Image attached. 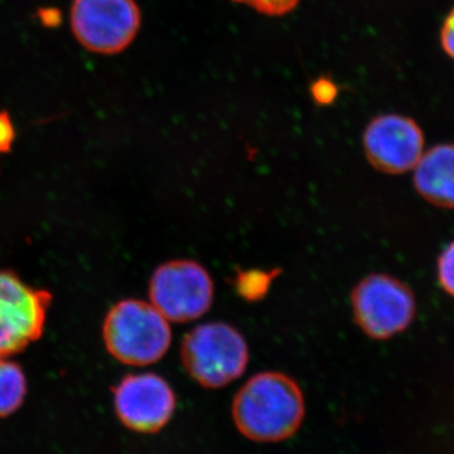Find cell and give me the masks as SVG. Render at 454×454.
<instances>
[{
  "mask_svg": "<svg viewBox=\"0 0 454 454\" xmlns=\"http://www.w3.org/2000/svg\"><path fill=\"white\" fill-rule=\"evenodd\" d=\"M306 404L300 385L282 372H260L249 379L232 402L236 428L250 441L276 443L301 428Z\"/></svg>",
  "mask_w": 454,
  "mask_h": 454,
  "instance_id": "obj_1",
  "label": "cell"
},
{
  "mask_svg": "<svg viewBox=\"0 0 454 454\" xmlns=\"http://www.w3.org/2000/svg\"><path fill=\"white\" fill-rule=\"evenodd\" d=\"M103 337L114 358L125 365L146 366L167 354L172 331L168 319L153 304L125 300L107 313Z\"/></svg>",
  "mask_w": 454,
  "mask_h": 454,
  "instance_id": "obj_2",
  "label": "cell"
},
{
  "mask_svg": "<svg viewBox=\"0 0 454 454\" xmlns=\"http://www.w3.org/2000/svg\"><path fill=\"white\" fill-rule=\"evenodd\" d=\"M181 357L197 384L219 389L243 375L249 364V348L232 325L210 322L197 325L184 337Z\"/></svg>",
  "mask_w": 454,
  "mask_h": 454,
  "instance_id": "obj_3",
  "label": "cell"
},
{
  "mask_svg": "<svg viewBox=\"0 0 454 454\" xmlns=\"http://www.w3.org/2000/svg\"><path fill=\"white\" fill-rule=\"evenodd\" d=\"M70 25L74 40L83 49L114 56L136 40L142 14L136 0H74Z\"/></svg>",
  "mask_w": 454,
  "mask_h": 454,
  "instance_id": "obj_4",
  "label": "cell"
},
{
  "mask_svg": "<svg viewBox=\"0 0 454 454\" xmlns=\"http://www.w3.org/2000/svg\"><path fill=\"white\" fill-rule=\"evenodd\" d=\"M351 301L355 321L373 340L402 333L417 312L411 289L387 274H372L361 280L352 292Z\"/></svg>",
  "mask_w": 454,
  "mask_h": 454,
  "instance_id": "obj_5",
  "label": "cell"
},
{
  "mask_svg": "<svg viewBox=\"0 0 454 454\" xmlns=\"http://www.w3.org/2000/svg\"><path fill=\"white\" fill-rule=\"evenodd\" d=\"M149 298L169 322L199 319L210 309L214 282L193 260H173L155 269L149 283Z\"/></svg>",
  "mask_w": 454,
  "mask_h": 454,
  "instance_id": "obj_6",
  "label": "cell"
},
{
  "mask_svg": "<svg viewBox=\"0 0 454 454\" xmlns=\"http://www.w3.org/2000/svg\"><path fill=\"white\" fill-rule=\"evenodd\" d=\"M51 301L50 292L33 288L13 271L0 270V358L40 339Z\"/></svg>",
  "mask_w": 454,
  "mask_h": 454,
  "instance_id": "obj_7",
  "label": "cell"
},
{
  "mask_svg": "<svg viewBox=\"0 0 454 454\" xmlns=\"http://www.w3.org/2000/svg\"><path fill=\"white\" fill-rule=\"evenodd\" d=\"M426 138L420 125L402 114H381L364 131V151L373 168L387 175L414 169L424 153Z\"/></svg>",
  "mask_w": 454,
  "mask_h": 454,
  "instance_id": "obj_8",
  "label": "cell"
},
{
  "mask_svg": "<svg viewBox=\"0 0 454 454\" xmlns=\"http://www.w3.org/2000/svg\"><path fill=\"white\" fill-rule=\"evenodd\" d=\"M114 408L127 428L160 432L175 414V391L157 373H134L125 376L114 389Z\"/></svg>",
  "mask_w": 454,
  "mask_h": 454,
  "instance_id": "obj_9",
  "label": "cell"
},
{
  "mask_svg": "<svg viewBox=\"0 0 454 454\" xmlns=\"http://www.w3.org/2000/svg\"><path fill=\"white\" fill-rule=\"evenodd\" d=\"M414 186L432 205L454 208L453 143H443L424 151L414 167Z\"/></svg>",
  "mask_w": 454,
  "mask_h": 454,
  "instance_id": "obj_10",
  "label": "cell"
},
{
  "mask_svg": "<svg viewBox=\"0 0 454 454\" xmlns=\"http://www.w3.org/2000/svg\"><path fill=\"white\" fill-rule=\"evenodd\" d=\"M27 395V380L22 367L8 358H0V418L20 408Z\"/></svg>",
  "mask_w": 454,
  "mask_h": 454,
  "instance_id": "obj_11",
  "label": "cell"
},
{
  "mask_svg": "<svg viewBox=\"0 0 454 454\" xmlns=\"http://www.w3.org/2000/svg\"><path fill=\"white\" fill-rule=\"evenodd\" d=\"M253 8L260 14L269 17H282L291 13L300 0H232Z\"/></svg>",
  "mask_w": 454,
  "mask_h": 454,
  "instance_id": "obj_12",
  "label": "cell"
},
{
  "mask_svg": "<svg viewBox=\"0 0 454 454\" xmlns=\"http://www.w3.org/2000/svg\"><path fill=\"white\" fill-rule=\"evenodd\" d=\"M438 280L443 291L454 297V241L439 256Z\"/></svg>",
  "mask_w": 454,
  "mask_h": 454,
  "instance_id": "obj_13",
  "label": "cell"
},
{
  "mask_svg": "<svg viewBox=\"0 0 454 454\" xmlns=\"http://www.w3.org/2000/svg\"><path fill=\"white\" fill-rule=\"evenodd\" d=\"M310 94H312L313 100L319 106H328L336 98L339 89L331 80L321 77L310 86Z\"/></svg>",
  "mask_w": 454,
  "mask_h": 454,
  "instance_id": "obj_14",
  "label": "cell"
},
{
  "mask_svg": "<svg viewBox=\"0 0 454 454\" xmlns=\"http://www.w3.org/2000/svg\"><path fill=\"white\" fill-rule=\"evenodd\" d=\"M16 140V128L7 110L0 112V153H9Z\"/></svg>",
  "mask_w": 454,
  "mask_h": 454,
  "instance_id": "obj_15",
  "label": "cell"
},
{
  "mask_svg": "<svg viewBox=\"0 0 454 454\" xmlns=\"http://www.w3.org/2000/svg\"><path fill=\"white\" fill-rule=\"evenodd\" d=\"M439 43L442 50L454 61V7L448 12L439 31Z\"/></svg>",
  "mask_w": 454,
  "mask_h": 454,
  "instance_id": "obj_16",
  "label": "cell"
},
{
  "mask_svg": "<svg viewBox=\"0 0 454 454\" xmlns=\"http://www.w3.org/2000/svg\"><path fill=\"white\" fill-rule=\"evenodd\" d=\"M38 16H40L42 25L49 27V28L59 26L62 20L61 13L56 8H42L38 12Z\"/></svg>",
  "mask_w": 454,
  "mask_h": 454,
  "instance_id": "obj_17",
  "label": "cell"
}]
</instances>
